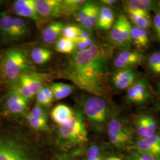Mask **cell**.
Masks as SVG:
<instances>
[{
    "label": "cell",
    "instance_id": "6da1fadb",
    "mask_svg": "<svg viewBox=\"0 0 160 160\" xmlns=\"http://www.w3.org/2000/svg\"><path fill=\"white\" fill-rule=\"evenodd\" d=\"M113 54V46L96 42L85 50L71 54L61 76L90 94L109 100L110 61Z\"/></svg>",
    "mask_w": 160,
    "mask_h": 160
},
{
    "label": "cell",
    "instance_id": "7a4b0ae2",
    "mask_svg": "<svg viewBox=\"0 0 160 160\" xmlns=\"http://www.w3.org/2000/svg\"><path fill=\"white\" fill-rule=\"evenodd\" d=\"M79 106L78 110L84 118L98 133L103 131L111 118L118 112L108 99L92 94L83 96Z\"/></svg>",
    "mask_w": 160,
    "mask_h": 160
},
{
    "label": "cell",
    "instance_id": "3957f363",
    "mask_svg": "<svg viewBox=\"0 0 160 160\" xmlns=\"http://www.w3.org/2000/svg\"><path fill=\"white\" fill-rule=\"evenodd\" d=\"M84 117L79 110H75L73 118L57 130V143L61 148H83L88 142Z\"/></svg>",
    "mask_w": 160,
    "mask_h": 160
},
{
    "label": "cell",
    "instance_id": "277c9868",
    "mask_svg": "<svg viewBox=\"0 0 160 160\" xmlns=\"http://www.w3.org/2000/svg\"><path fill=\"white\" fill-rule=\"evenodd\" d=\"M0 160H42L37 149L18 133L0 136Z\"/></svg>",
    "mask_w": 160,
    "mask_h": 160
},
{
    "label": "cell",
    "instance_id": "5b68a950",
    "mask_svg": "<svg viewBox=\"0 0 160 160\" xmlns=\"http://www.w3.org/2000/svg\"><path fill=\"white\" fill-rule=\"evenodd\" d=\"M1 71L6 80L12 84L23 74L35 70L28 52L16 47L5 53L2 59Z\"/></svg>",
    "mask_w": 160,
    "mask_h": 160
},
{
    "label": "cell",
    "instance_id": "8992f818",
    "mask_svg": "<svg viewBox=\"0 0 160 160\" xmlns=\"http://www.w3.org/2000/svg\"><path fill=\"white\" fill-rule=\"evenodd\" d=\"M106 128L109 141L116 151L126 152L130 150L136 137L129 120L120 116L118 112L109 120Z\"/></svg>",
    "mask_w": 160,
    "mask_h": 160
},
{
    "label": "cell",
    "instance_id": "52a82bcc",
    "mask_svg": "<svg viewBox=\"0 0 160 160\" xmlns=\"http://www.w3.org/2000/svg\"><path fill=\"white\" fill-rule=\"evenodd\" d=\"M132 24L125 14L122 13L115 20L109 32V40L111 45L120 50L131 49Z\"/></svg>",
    "mask_w": 160,
    "mask_h": 160
},
{
    "label": "cell",
    "instance_id": "ba28073f",
    "mask_svg": "<svg viewBox=\"0 0 160 160\" xmlns=\"http://www.w3.org/2000/svg\"><path fill=\"white\" fill-rule=\"evenodd\" d=\"M129 121L136 138L151 137L160 129L157 119L148 112L141 111L134 113Z\"/></svg>",
    "mask_w": 160,
    "mask_h": 160
},
{
    "label": "cell",
    "instance_id": "9c48e42d",
    "mask_svg": "<svg viewBox=\"0 0 160 160\" xmlns=\"http://www.w3.org/2000/svg\"><path fill=\"white\" fill-rule=\"evenodd\" d=\"M152 92L146 77H140L126 90L125 101L127 104L143 106L151 102Z\"/></svg>",
    "mask_w": 160,
    "mask_h": 160
},
{
    "label": "cell",
    "instance_id": "30bf717a",
    "mask_svg": "<svg viewBox=\"0 0 160 160\" xmlns=\"http://www.w3.org/2000/svg\"><path fill=\"white\" fill-rule=\"evenodd\" d=\"M29 102L12 87L3 104L4 112L12 117L25 116L29 109Z\"/></svg>",
    "mask_w": 160,
    "mask_h": 160
},
{
    "label": "cell",
    "instance_id": "8fae6325",
    "mask_svg": "<svg viewBox=\"0 0 160 160\" xmlns=\"http://www.w3.org/2000/svg\"><path fill=\"white\" fill-rule=\"evenodd\" d=\"M145 57L141 52L131 49L120 50L114 57L113 65L114 70L121 69L136 68L144 62Z\"/></svg>",
    "mask_w": 160,
    "mask_h": 160
},
{
    "label": "cell",
    "instance_id": "7c38bea8",
    "mask_svg": "<svg viewBox=\"0 0 160 160\" xmlns=\"http://www.w3.org/2000/svg\"><path fill=\"white\" fill-rule=\"evenodd\" d=\"M139 78L136 68L121 69L114 70L111 74L110 81L115 90L123 91L130 88Z\"/></svg>",
    "mask_w": 160,
    "mask_h": 160
},
{
    "label": "cell",
    "instance_id": "4fadbf2b",
    "mask_svg": "<svg viewBox=\"0 0 160 160\" xmlns=\"http://www.w3.org/2000/svg\"><path fill=\"white\" fill-rule=\"evenodd\" d=\"M34 6L40 18L53 19L63 16L62 0H34Z\"/></svg>",
    "mask_w": 160,
    "mask_h": 160
},
{
    "label": "cell",
    "instance_id": "5bb4252c",
    "mask_svg": "<svg viewBox=\"0 0 160 160\" xmlns=\"http://www.w3.org/2000/svg\"><path fill=\"white\" fill-rule=\"evenodd\" d=\"M130 149L143 152L160 160V129L151 137L136 138Z\"/></svg>",
    "mask_w": 160,
    "mask_h": 160
},
{
    "label": "cell",
    "instance_id": "9a60e30c",
    "mask_svg": "<svg viewBox=\"0 0 160 160\" xmlns=\"http://www.w3.org/2000/svg\"><path fill=\"white\" fill-rule=\"evenodd\" d=\"M13 8L19 16L33 20L37 24L43 21L35 8L34 0L15 1L13 4Z\"/></svg>",
    "mask_w": 160,
    "mask_h": 160
},
{
    "label": "cell",
    "instance_id": "2e32d148",
    "mask_svg": "<svg viewBox=\"0 0 160 160\" xmlns=\"http://www.w3.org/2000/svg\"><path fill=\"white\" fill-rule=\"evenodd\" d=\"M123 8L126 13L141 12L149 13L155 12L160 5V1L153 0H126L123 1Z\"/></svg>",
    "mask_w": 160,
    "mask_h": 160
},
{
    "label": "cell",
    "instance_id": "e0dca14e",
    "mask_svg": "<svg viewBox=\"0 0 160 160\" xmlns=\"http://www.w3.org/2000/svg\"><path fill=\"white\" fill-rule=\"evenodd\" d=\"M20 78L25 82L34 97L45 86L44 82L46 76L45 74L36 72L34 71L26 73Z\"/></svg>",
    "mask_w": 160,
    "mask_h": 160
},
{
    "label": "cell",
    "instance_id": "ac0fdd59",
    "mask_svg": "<svg viewBox=\"0 0 160 160\" xmlns=\"http://www.w3.org/2000/svg\"><path fill=\"white\" fill-rule=\"evenodd\" d=\"M75 110L65 104H58L51 112L52 120L59 126L63 125L71 120L74 115Z\"/></svg>",
    "mask_w": 160,
    "mask_h": 160
},
{
    "label": "cell",
    "instance_id": "d6986e66",
    "mask_svg": "<svg viewBox=\"0 0 160 160\" xmlns=\"http://www.w3.org/2000/svg\"><path fill=\"white\" fill-rule=\"evenodd\" d=\"M107 145L103 143L92 142L90 143L84 149L85 160H104L110 155Z\"/></svg>",
    "mask_w": 160,
    "mask_h": 160
},
{
    "label": "cell",
    "instance_id": "ffe728a7",
    "mask_svg": "<svg viewBox=\"0 0 160 160\" xmlns=\"http://www.w3.org/2000/svg\"><path fill=\"white\" fill-rule=\"evenodd\" d=\"M64 24L61 22H52L48 24L42 31V40L47 45H52L57 42L62 35Z\"/></svg>",
    "mask_w": 160,
    "mask_h": 160
},
{
    "label": "cell",
    "instance_id": "44dd1931",
    "mask_svg": "<svg viewBox=\"0 0 160 160\" xmlns=\"http://www.w3.org/2000/svg\"><path fill=\"white\" fill-rule=\"evenodd\" d=\"M115 22V15L112 7L102 4L100 6L97 27L103 30H110Z\"/></svg>",
    "mask_w": 160,
    "mask_h": 160
},
{
    "label": "cell",
    "instance_id": "7402d4cb",
    "mask_svg": "<svg viewBox=\"0 0 160 160\" xmlns=\"http://www.w3.org/2000/svg\"><path fill=\"white\" fill-rule=\"evenodd\" d=\"M128 19L132 25L138 29L148 30L152 26V20L149 13L141 12L128 13Z\"/></svg>",
    "mask_w": 160,
    "mask_h": 160
},
{
    "label": "cell",
    "instance_id": "603a6c76",
    "mask_svg": "<svg viewBox=\"0 0 160 160\" xmlns=\"http://www.w3.org/2000/svg\"><path fill=\"white\" fill-rule=\"evenodd\" d=\"M132 41L137 48L138 51L141 52L149 46V38L148 30L138 29L132 25Z\"/></svg>",
    "mask_w": 160,
    "mask_h": 160
},
{
    "label": "cell",
    "instance_id": "cb8c5ba5",
    "mask_svg": "<svg viewBox=\"0 0 160 160\" xmlns=\"http://www.w3.org/2000/svg\"><path fill=\"white\" fill-rule=\"evenodd\" d=\"M0 30L6 39L16 40L12 22V16L8 13L2 12L0 14Z\"/></svg>",
    "mask_w": 160,
    "mask_h": 160
},
{
    "label": "cell",
    "instance_id": "d4e9b609",
    "mask_svg": "<svg viewBox=\"0 0 160 160\" xmlns=\"http://www.w3.org/2000/svg\"><path fill=\"white\" fill-rule=\"evenodd\" d=\"M53 93L54 100H60L69 96L75 89L72 84H65L62 82H53L50 86Z\"/></svg>",
    "mask_w": 160,
    "mask_h": 160
},
{
    "label": "cell",
    "instance_id": "484cf974",
    "mask_svg": "<svg viewBox=\"0 0 160 160\" xmlns=\"http://www.w3.org/2000/svg\"><path fill=\"white\" fill-rule=\"evenodd\" d=\"M53 53L51 51L45 48L36 47L33 48L30 53V58L33 63L37 65H43L49 62Z\"/></svg>",
    "mask_w": 160,
    "mask_h": 160
},
{
    "label": "cell",
    "instance_id": "4316f807",
    "mask_svg": "<svg viewBox=\"0 0 160 160\" xmlns=\"http://www.w3.org/2000/svg\"><path fill=\"white\" fill-rule=\"evenodd\" d=\"M12 22L16 40L26 38L30 32L29 23L22 18L12 16Z\"/></svg>",
    "mask_w": 160,
    "mask_h": 160
},
{
    "label": "cell",
    "instance_id": "83f0119b",
    "mask_svg": "<svg viewBox=\"0 0 160 160\" xmlns=\"http://www.w3.org/2000/svg\"><path fill=\"white\" fill-rule=\"evenodd\" d=\"M84 0H62V14L65 16L76 15L86 3Z\"/></svg>",
    "mask_w": 160,
    "mask_h": 160
},
{
    "label": "cell",
    "instance_id": "f1b7e54d",
    "mask_svg": "<svg viewBox=\"0 0 160 160\" xmlns=\"http://www.w3.org/2000/svg\"><path fill=\"white\" fill-rule=\"evenodd\" d=\"M54 100L50 86H44L36 94V105L43 108L49 107Z\"/></svg>",
    "mask_w": 160,
    "mask_h": 160
},
{
    "label": "cell",
    "instance_id": "f546056e",
    "mask_svg": "<svg viewBox=\"0 0 160 160\" xmlns=\"http://www.w3.org/2000/svg\"><path fill=\"white\" fill-rule=\"evenodd\" d=\"M55 49L59 53L71 55L76 51V43L74 40L62 36L55 43Z\"/></svg>",
    "mask_w": 160,
    "mask_h": 160
},
{
    "label": "cell",
    "instance_id": "4dcf8cb0",
    "mask_svg": "<svg viewBox=\"0 0 160 160\" xmlns=\"http://www.w3.org/2000/svg\"><path fill=\"white\" fill-rule=\"evenodd\" d=\"M85 148L59 152L54 155L52 160H85L84 155Z\"/></svg>",
    "mask_w": 160,
    "mask_h": 160
},
{
    "label": "cell",
    "instance_id": "1f68e13d",
    "mask_svg": "<svg viewBox=\"0 0 160 160\" xmlns=\"http://www.w3.org/2000/svg\"><path fill=\"white\" fill-rule=\"evenodd\" d=\"M27 120V123L32 129L36 131L51 132V129L49 128L48 120L40 119L31 116L28 113L25 116Z\"/></svg>",
    "mask_w": 160,
    "mask_h": 160
},
{
    "label": "cell",
    "instance_id": "d6a6232c",
    "mask_svg": "<svg viewBox=\"0 0 160 160\" xmlns=\"http://www.w3.org/2000/svg\"><path fill=\"white\" fill-rule=\"evenodd\" d=\"M147 65L150 72L160 77V51L154 52L149 56Z\"/></svg>",
    "mask_w": 160,
    "mask_h": 160
},
{
    "label": "cell",
    "instance_id": "836d02e7",
    "mask_svg": "<svg viewBox=\"0 0 160 160\" xmlns=\"http://www.w3.org/2000/svg\"><path fill=\"white\" fill-rule=\"evenodd\" d=\"M124 160H160L151 155L139 151L135 149H130L125 152Z\"/></svg>",
    "mask_w": 160,
    "mask_h": 160
},
{
    "label": "cell",
    "instance_id": "e575fe53",
    "mask_svg": "<svg viewBox=\"0 0 160 160\" xmlns=\"http://www.w3.org/2000/svg\"><path fill=\"white\" fill-rule=\"evenodd\" d=\"M81 30V28L78 26L74 24L65 25L62 32V36L63 38L75 42L80 37Z\"/></svg>",
    "mask_w": 160,
    "mask_h": 160
},
{
    "label": "cell",
    "instance_id": "d590c367",
    "mask_svg": "<svg viewBox=\"0 0 160 160\" xmlns=\"http://www.w3.org/2000/svg\"><path fill=\"white\" fill-rule=\"evenodd\" d=\"M29 115L36 118L43 120H48V114L45 108L41 107L38 105H35L32 110L28 113Z\"/></svg>",
    "mask_w": 160,
    "mask_h": 160
},
{
    "label": "cell",
    "instance_id": "8d00e7d4",
    "mask_svg": "<svg viewBox=\"0 0 160 160\" xmlns=\"http://www.w3.org/2000/svg\"><path fill=\"white\" fill-rule=\"evenodd\" d=\"M154 12L155 15L152 20V26L154 28L156 38L160 42V5Z\"/></svg>",
    "mask_w": 160,
    "mask_h": 160
},
{
    "label": "cell",
    "instance_id": "74e56055",
    "mask_svg": "<svg viewBox=\"0 0 160 160\" xmlns=\"http://www.w3.org/2000/svg\"><path fill=\"white\" fill-rule=\"evenodd\" d=\"M96 41L92 38L86 40H77L76 43V51H82L92 46Z\"/></svg>",
    "mask_w": 160,
    "mask_h": 160
},
{
    "label": "cell",
    "instance_id": "f35d334b",
    "mask_svg": "<svg viewBox=\"0 0 160 160\" xmlns=\"http://www.w3.org/2000/svg\"><path fill=\"white\" fill-rule=\"evenodd\" d=\"M92 38V34L90 31L81 29L80 37L77 40H86L88 39Z\"/></svg>",
    "mask_w": 160,
    "mask_h": 160
},
{
    "label": "cell",
    "instance_id": "ab89813d",
    "mask_svg": "<svg viewBox=\"0 0 160 160\" xmlns=\"http://www.w3.org/2000/svg\"><path fill=\"white\" fill-rule=\"evenodd\" d=\"M101 2H102V4L103 5L112 7L115 4H116L118 1L116 0H102V1H101Z\"/></svg>",
    "mask_w": 160,
    "mask_h": 160
},
{
    "label": "cell",
    "instance_id": "60d3db41",
    "mask_svg": "<svg viewBox=\"0 0 160 160\" xmlns=\"http://www.w3.org/2000/svg\"><path fill=\"white\" fill-rule=\"evenodd\" d=\"M104 160H123L119 157L114 156V155H110L106 158Z\"/></svg>",
    "mask_w": 160,
    "mask_h": 160
},
{
    "label": "cell",
    "instance_id": "b9f144b4",
    "mask_svg": "<svg viewBox=\"0 0 160 160\" xmlns=\"http://www.w3.org/2000/svg\"><path fill=\"white\" fill-rule=\"evenodd\" d=\"M157 90H158V94L160 95V81L158 82V86H157Z\"/></svg>",
    "mask_w": 160,
    "mask_h": 160
},
{
    "label": "cell",
    "instance_id": "7bdbcfd3",
    "mask_svg": "<svg viewBox=\"0 0 160 160\" xmlns=\"http://www.w3.org/2000/svg\"><path fill=\"white\" fill-rule=\"evenodd\" d=\"M158 108H159V109H160V102H159V104H158Z\"/></svg>",
    "mask_w": 160,
    "mask_h": 160
},
{
    "label": "cell",
    "instance_id": "ee69618b",
    "mask_svg": "<svg viewBox=\"0 0 160 160\" xmlns=\"http://www.w3.org/2000/svg\"><path fill=\"white\" fill-rule=\"evenodd\" d=\"M2 1H0V4H2Z\"/></svg>",
    "mask_w": 160,
    "mask_h": 160
}]
</instances>
